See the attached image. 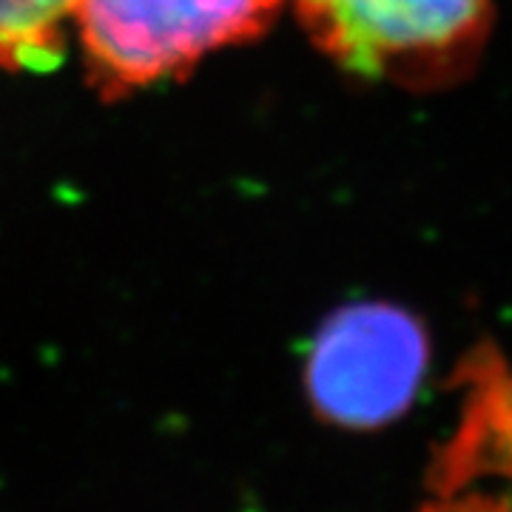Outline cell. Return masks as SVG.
<instances>
[{
  "mask_svg": "<svg viewBox=\"0 0 512 512\" xmlns=\"http://www.w3.org/2000/svg\"><path fill=\"white\" fill-rule=\"evenodd\" d=\"M302 32L342 72L402 92H444L476 72L493 0H291Z\"/></svg>",
  "mask_w": 512,
  "mask_h": 512,
  "instance_id": "cell-1",
  "label": "cell"
},
{
  "mask_svg": "<svg viewBox=\"0 0 512 512\" xmlns=\"http://www.w3.org/2000/svg\"><path fill=\"white\" fill-rule=\"evenodd\" d=\"M282 6L285 0H77L72 23L92 86L117 100L262 37Z\"/></svg>",
  "mask_w": 512,
  "mask_h": 512,
  "instance_id": "cell-2",
  "label": "cell"
},
{
  "mask_svg": "<svg viewBox=\"0 0 512 512\" xmlns=\"http://www.w3.org/2000/svg\"><path fill=\"white\" fill-rule=\"evenodd\" d=\"M456 382L464 413L456 436L444 444L433 478L441 495L461 493L484 476L512 481V370L493 345L464 356Z\"/></svg>",
  "mask_w": 512,
  "mask_h": 512,
  "instance_id": "cell-4",
  "label": "cell"
},
{
  "mask_svg": "<svg viewBox=\"0 0 512 512\" xmlns=\"http://www.w3.org/2000/svg\"><path fill=\"white\" fill-rule=\"evenodd\" d=\"M77 0H0V66L49 72L66 52Z\"/></svg>",
  "mask_w": 512,
  "mask_h": 512,
  "instance_id": "cell-5",
  "label": "cell"
},
{
  "mask_svg": "<svg viewBox=\"0 0 512 512\" xmlns=\"http://www.w3.org/2000/svg\"><path fill=\"white\" fill-rule=\"evenodd\" d=\"M427 356V333L410 311L387 302L339 308L308 350V399L330 424L382 427L413 404Z\"/></svg>",
  "mask_w": 512,
  "mask_h": 512,
  "instance_id": "cell-3",
  "label": "cell"
},
{
  "mask_svg": "<svg viewBox=\"0 0 512 512\" xmlns=\"http://www.w3.org/2000/svg\"><path fill=\"white\" fill-rule=\"evenodd\" d=\"M421 512H512L510 495L490 493H450L441 495L439 501L427 504Z\"/></svg>",
  "mask_w": 512,
  "mask_h": 512,
  "instance_id": "cell-6",
  "label": "cell"
}]
</instances>
